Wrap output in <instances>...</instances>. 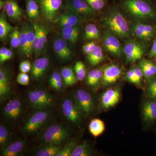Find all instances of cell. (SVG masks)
Instances as JSON below:
<instances>
[{"label": "cell", "instance_id": "19", "mask_svg": "<svg viewBox=\"0 0 156 156\" xmlns=\"http://www.w3.org/2000/svg\"><path fill=\"white\" fill-rule=\"evenodd\" d=\"M142 115L144 120L149 123H152L156 120V101L150 99L144 103L142 107Z\"/></svg>", "mask_w": 156, "mask_h": 156}, {"label": "cell", "instance_id": "8", "mask_svg": "<svg viewBox=\"0 0 156 156\" xmlns=\"http://www.w3.org/2000/svg\"><path fill=\"white\" fill-rule=\"evenodd\" d=\"M68 11L79 15L81 18H89L95 14V10L84 0H69L66 5Z\"/></svg>", "mask_w": 156, "mask_h": 156}, {"label": "cell", "instance_id": "13", "mask_svg": "<svg viewBox=\"0 0 156 156\" xmlns=\"http://www.w3.org/2000/svg\"><path fill=\"white\" fill-rule=\"evenodd\" d=\"M131 31L136 38L144 41H149L155 34V29L153 26L139 22L132 26Z\"/></svg>", "mask_w": 156, "mask_h": 156}, {"label": "cell", "instance_id": "39", "mask_svg": "<svg viewBox=\"0 0 156 156\" xmlns=\"http://www.w3.org/2000/svg\"><path fill=\"white\" fill-rule=\"evenodd\" d=\"M76 147L75 141L69 143L64 147L62 148L61 150L56 156H71L74 149Z\"/></svg>", "mask_w": 156, "mask_h": 156}, {"label": "cell", "instance_id": "52", "mask_svg": "<svg viewBox=\"0 0 156 156\" xmlns=\"http://www.w3.org/2000/svg\"><path fill=\"white\" fill-rule=\"evenodd\" d=\"M5 3V2H4L2 1H0V10H1V11L2 10V9H3Z\"/></svg>", "mask_w": 156, "mask_h": 156}, {"label": "cell", "instance_id": "14", "mask_svg": "<svg viewBox=\"0 0 156 156\" xmlns=\"http://www.w3.org/2000/svg\"><path fill=\"white\" fill-rule=\"evenodd\" d=\"M66 42L63 38H58L55 40L53 44V49L55 53L63 61H68L72 57V52Z\"/></svg>", "mask_w": 156, "mask_h": 156}, {"label": "cell", "instance_id": "40", "mask_svg": "<svg viewBox=\"0 0 156 156\" xmlns=\"http://www.w3.org/2000/svg\"><path fill=\"white\" fill-rule=\"evenodd\" d=\"M9 132L8 129L3 125L0 126V145L3 147L6 145L9 139Z\"/></svg>", "mask_w": 156, "mask_h": 156}, {"label": "cell", "instance_id": "18", "mask_svg": "<svg viewBox=\"0 0 156 156\" xmlns=\"http://www.w3.org/2000/svg\"><path fill=\"white\" fill-rule=\"evenodd\" d=\"M81 19L82 18L76 14L67 11L58 19V26L62 29L79 25Z\"/></svg>", "mask_w": 156, "mask_h": 156}, {"label": "cell", "instance_id": "34", "mask_svg": "<svg viewBox=\"0 0 156 156\" xmlns=\"http://www.w3.org/2000/svg\"><path fill=\"white\" fill-rule=\"evenodd\" d=\"M91 154L90 147L86 143L76 146L71 156H88Z\"/></svg>", "mask_w": 156, "mask_h": 156}, {"label": "cell", "instance_id": "6", "mask_svg": "<svg viewBox=\"0 0 156 156\" xmlns=\"http://www.w3.org/2000/svg\"><path fill=\"white\" fill-rule=\"evenodd\" d=\"M62 111L65 118L74 124L80 123L84 115L75 101L70 98H66L62 101Z\"/></svg>", "mask_w": 156, "mask_h": 156}, {"label": "cell", "instance_id": "43", "mask_svg": "<svg viewBox=\"0 0 156 156\" xmlns=\"http://www.w3.org/2000/svg\"><path fill=\"white\" fill-rule=\"evenodd\" d=\"M27 3L30 6L31 9L33 13L34 18L36 19L38 17L40 14V9L38 5L36 3L34 0H28Z\"/></svg>", "mask_w": 156, "mask_h": 156}, {"label": "cell", "instance_id": "3", "mask_svg": "<svg viewBox=\"0 0 156 156\" xmlns=\"http://www.w3.org/2000/svg\"><path fill=\"white\" fill-rule=\"evenodd\" d=\"M69 131L63 126L53 125L46 129L42 136V140L47 144L59 146L69 138Z\"/></svg>", "mask_w": 156, "mask_h": 156}, {"label": "cell", "instance_id": "38", "mask_svg": "<svg viewBox=\"0 0 156 156\" xmlns=\"http://www.w3.org/2000/svg\"><path fill=\"white\" fill-rule=\"evenodd\" d=\"M10 43L11 47L16 48L19 47L20 41V31L15 28L10 34Z\"/></svg>", "mask_w": 156, "mask_h": 156}, {"label": "cell", "instance_id": "31", "mask_svg": "<svg viewBox=\"0 0 156 156\" xmlns=\"http://www.w3.org/2000/svg\"><path fill=\"white\" fill-rule=\"evenodd\" d=\"M24 27H25L27 40L28 57H30L31 56L33 52V46L35 32L34 28L33 25V27H32L30 25H27Z\"/></svg>", "mask_w": 156, "mask_h": 156}, {"label": "cell", "instance_id": "4", "mask_svg": "<svg viewBox=\"0 0 156 156\" xmlns=\"http://www.w3.org/2000/svg\"><path fill=\"white\" fill-rule=\"evenodd\" d=\"M30 102L34 108L45 110L53 106L54 99L53 96L44 89H36L28 92Z\"/></svg>", "mask_w": 156, "mask_h": 156}, {"label": "cell", "instance_id": "28", "mask_svg": "<svg viewBox=\"0 0 156 156\" xmlns=\"http://www.w3.org/2000/svg\"><path fill=\"white\" fill-rule=\"evenodd\" d=\"M104 56L101 47L96 46V48L88 55V61L92 66L99 64L103 61Z\"/></svg>", "mask_w": 156, "mask_h": 156}, {"label": "cell", "instance_id": "32", "mask_svg": "<svg viewBox=\"0 0 156 156\" xmlns=\"http://www.w3.org/2000/svg\"><path fill=\"white\" fill-rule=\"evenodd\" d=\"M84 36L87 40L98 39L100 37V32L95 24L90 23L86 27Z\"/></svg>", "mask_w": 156, "mask_h": 156}, {"label": "cell", "instance_id": "51", "mask_svg": "<svg viewBox=\"0 0 156 156\" xmlns=\"http://www.w3.org/2000/svg\"><path fill=\"white\" fill-rule=\"evenodd\" d=\"M9 50V49L8 48H4V47L0 49V61L3 59Z\"/></svg>", "mask_w": 156, "mask_h": 156}, {"label": "cell", "instance_id": "25", "mask_svg": "<svg viewBox=\"0 0 156 156\" xmlns=\"http://www.w3.org/2000/svg\"><path fill=\"white\" fill-rule=\"evenodd\" d=\"M62 80L67 87H71L76 83L77 78L71 67L66 66L62 68L60 72Z\"/></svg>", "mask_w": 156, "mask_h": 156}, {"label": "cell", "instance_id": "45", "mask_svg": "<svg viewBox=\"0 0 156 156\" xmlns=\"http://www.w3.org/2000/svg\"><path fill=\"white\" fill-rule=\"evenodd\" d=\"M32 67L30 62L28 60L22 62L19 66V69L21 73H28L31 69Z\"/></svg>", "mask_w": 156, "mask_h": 156}, {"label": "cell", "instance_id": "2", "mask_svg": "<svg viewBox=\"0 0 156 156\" xmlns=\"http://www.w3.org/2000/svg\"><path fill=\"white\" fill-rule=\"evenodd\" d=\"M104 23L108 30L117 37L127 38L130 37V28L128 22L118 10L111 11L105 18Z\"/></svg>", "mask_w": 156, "mask_h": 156}, {"label": "cell", "instance_id": "7", "mask_svg": "<svg viewBox=\"0 0 156 156\" xmlns=\"http://www.w3.org/2000/svg\"><path fill=\"white\" fill-rule=\"evenodd\" d=\"M48 111L41 110L34 114L27 120L23 127V131L28 134L37 131L48 121L50 113Z\"/></svg>", "mask_w": 156, "mask_h": 156}, {"label": "cell", "instance_id": "17", "mask_svg": "<svg viewBox=\"0 0 156 156\" xmlns=\"http://www.w3.org/2000/svg\"><path fill=\"white\" fill-rule=\"evenodd\" d=\"M22 104L19 99L15 98L10 101L4 109V113L7 118L11 119H18L21 113Z\"/></svg>", "mask_w": 156, "mask_h": 156}, {"label": "cell", "instance_id": "37", "mask_svg": "<svg viewBox=\"0 0 156 156\" xmlns=\"http://www.w3.org/2000/svg\"><path fill=\"white\" fill-rule=\"evenodd\" d=\"M146 93L150 99L156 101V76L148 81Z\"/></svg>", "mask_w": 156, "mask_h": 156}, {"label": "cell", "instance_id": "16", "mask_svg": "<svg viewBox=\"0 0 156 156\" xmlns=\"http://www.w3.org/2000/svg\"><path fill=\"white\" fill-rule=\"evenodd\" d=\"M49 64L50 62L47 57H42L36 59L31 71L32 78L35 80L41 79L44 75Z\"/></svg>", "mask_w": 156, "mask_h": 156}, {"label": "cell", "instance_id": "23", "mask_svg": "<svg viewBox=\"0 0 156 156\" xmlns=\"http://www.w3.org/2000/svg\"><path fill=\"white\" fill-rule=\"evenodd\" d=\"M11 92V86L7 73L5 70H0V97L1 100L5 98Z\"/></svg>", "mask_w": 156, "mask_h": 156}, {"label": "cell", "instance_id": "44", "mask_svg": "<svg viewBox=\"0 0 156 156\" xmlns=\"http://www.w3.org/2000/svg\"><path fill=\"white\" fill-rule=\"evenodd\" d=\"M133 70L135 73V77H136V85L141 87V82L142 80L143 77L144 76L143 74L141 69L140 68L139 66H134L133 68Z\"/></svg>", "mask_w": 156, "mask_h": 156}, {"label": "cell", "instance_id": "35", "mask_svg": "<svg viewBox=\"0 0 156 156\" xmlns=\"http://www.w3.org/2000/svg\"><path fill=\"white\" fill-rule=\"evenodd\" d=\"M19 49L20 53L23 56L28 57V47L25 27H23L20 31V41Z\"/></svg>", "mask_w": 156, "mask_h": 156}, {"label": "cell", "instance_id": "20", "mask_svg": "<svg viewBox=\"0 0 156 156\" xmlns=\"http://www.w3.org/2000/svg\"><path fill=\"white\" fill-rule=\"evenodd\" d=\"M3 9L8 17L11 19L18 20L22 16V9L14 0L6 1Z\"/></svg>", "mask_w": 156, "mask_h": 156}, {"label": "cell", "instance_id": "9", "mask_svg": "<svg viewBox=\"0 0 156 156\" xmlns=\"http://www.w3.org/2000/svg\"><path fill=\"white\" fill-rule=\"evenodd\" d=\"M75 101L84 115H88L94 110V102L92 95L83 89H78L75 92Z\"/></svg>", "mask_w": 156, "mask_h": 156}, {"label": "cell", "instance_id": "49", "mask_svg": "<svg viewBox=\"0 0 156 156\" xmlns=\"http://www.w3.org/2000/svg\"><path fill=\"white\" fill-rule=\"evenodd\" d=\"M13 52H12L11 50H9H9H8V52L6 53L5 56H4V58H3V59H2V60L0 61L1 64H2V63L5 62L11 59V58H12V56H13Z\"/></svg>", "mask_w": 156, "mask_h": 156}, {"label": "cell", "instance_id": "33", "mask_svg": "<svg viewBox=\"0 0 156 156\" xmlns=\"http://www.w3.org/2000/svg\"><path fill=\"white\" fill-rule=\"evenodd\" d=\"M61 74L57 71L53 72L50 76L49 83L53 89L58 91L61 90L63 86Z\"/></svg>", "mask_w": 156, "mask_h": 156}, {"label": "cell", "instance_id": "48", "mask_svg": "<svg viewBox=\"0 0 156 156\" xmlns=\"http://www.w3.org/2000/svg\"><path fill=\"white\" fill-rule=\"evenodd\" d=\"M149 56L151 58L156 56V37L154 41L152 47L149 53Z\"/></svg>", "mask_w": 156, "mask_h": 156}, {"label": "cell", "instance_id": "11", "mask_svg": "<svg viewBox=\"0 0 156 156\" xmlns=\"http://www.w3.org/2000/svg\"><path fill=\"white\" fill-rule=\"evenodd\" d=\"M103 44L105 50L112 55L117 57L122 56L123 49L121 43L117 37L108 30L104 35Z\"/></svg>", "mask_w": 156, "mask_h": 156}, {"label": "cell", "instance_id": "29", "mask_svg": "<svg viewBox=\"0 0 156 156\" xmlns=\"http://www.w3.org/2000/svg\"><path fill=\"white\" fill-rule=\"evenodd\" d=\"M15 29L7 21L5 14L1 13L0 16V38L2 41L5 40L9 34Z\"/></svg>", "mask_w": 156, "mask_h": 156}, {"label": "cell", "instance_id": "41", "mask_svg": "<svg viewBox=\"0 0 156 156\" xmlns=\"http://www.w3.org/2000/svg\"><path fill=\"white\" fill-rule=\"evenodd\" d=\"M89 4V5L95 10L99 11L104 7L105 3L104 0H84Z\"/></svg>", "mask_w": 156, "mask_h": 156}, {"label": "cell", "instance_id": "24", "mask_svg": "<svg viewBox=\"0 0 156 156\" xmlns=\"http://www.w3.org/2000/svg\"><path fill=\"white\" fill-rule=\"evenodd\" d=\"M25 144V141L23 140H17L12 143L7 147L3 148L2 155L3 156H17L22 151Z\"/></svg>", "mask_w": 156, "mask_h": 156}, {"label": "cell", "instance_id": "26", "mask_svg": "<svg viewBox=\"0 0 156 156\" xmlns=\"http://www.w3.org/2000/svg\"><path fill=\"white\" fill-rule=\"evenodd\" d=\"M103 68L96 69L90 71L87 77V83L88 86L92 87H95L101 81L103 76Z\"/></svg>", "mask_w": 156, "mask_h": 156}, {"label": "cell", "instance_id": "50", "mask_svg": "<svg viewBox=\"0 0 156 156\" xmlns=\"http://www.w3.org/2000/svg\"><path fill=\"white\" fill-rule=\"evenodd\" d=\"M26 11L27 13V16L30 19H34V18L33 13L31 9L30 6L29 5L28 3H27L26 5Z\"/></svg>", "mask_w": 156, "mask_h": 156}, {"label": "cell", "instance_id": "15", "mask_svg": "<svg viewBox=\"0 0 156 156\" xmlns=\"http://www.w3.org/2000/svg\"><path fill=\"white\" fill-rule=\"evenodd\" d=\"M120 96L121 94L119 89H108L101 95V106L104 109L113 107L119 102Z\"/></svg>", "mask_w": 156, "mask_h": 156}, {"label": "cell", "instance_id": "42", "mask_svg": "<svg viewBox=\"0 0 156 156\" xmlns=\"http://www.w3.org/2000/svg\"><path fill=\"white\" fill-rule=\"evenodd\" d=\"M17 82L20 85L27 86L29 83L30 78L27 74L21 73L17 77Z\"/></svg>", "mask_w": 156, "mask_h": 156}, {"label": "cell", "instance_id": "5", "mask_svg": "<svg viewBox=\"0 0 156 156\" xmlns=\"http://www.w3.org/2000/svg\"><path fill=\"white\" fill-rule=\"evenodd\" d=\"M62 2V0H39L40 13L42 17L47 21H53L61 8Z\"/></svg>", "mask_w": 156, "mask_h": 156}, {"label": "cell", "instance_id": "10", "mask_svg": "<svg viewBox=\"0 0 156 156\" xmlns=\"http://www.w3.org/2000/svg\"><path fill=\"white\" fill-rule=\"evenodd\" d=\"M123 52L126 56L127 63H131L141 58L144 53V48L135 41H129L125 44Z\"/></svg>", "mask_w": 156, "mask_h": 156}, {"label": "cell", "instance_id": "30", "mask_svg": "<svg viewBox=\"0 0 156 156\" xmlns=\"http://www.w3.org/2000/svg\"><path fill=\"white\" fill-rule=\"evenodd\" d=\"M62 147L59 146L47 144L37 152V156H56L61 150Z\"/></svg>", "mask_w": 156, "mask_h": 156}, {"label": "cell", "instance_id": "46", "mask_svg": "<svg viewBox=\"0 0 156 156\" xmlns=\"http://www.w3.org/2000/svg\"><path fill=\"white\" fill-rule=\"evenodd\" d=\"M96 47L95 42L92 41L84 45L83 47V50L85 54L88 55L95 49Z\"/></svg>", "mask_w": 156, "mask_h": 156}, {"label": "cell", "instance_id": "1", "mask_svg": "<svg viewBox=\"0 0 156 156\" xmlns=\"http://www.w3.org/2000/svg\"><path fill=\"white\" fill-rule=\"evenodd\" d=\"M124 7L128 14L137 22L152 21L156 19L155 10L143 0H126Z\"/></svg>", "mask_w": 156, "mask_h": 156}, {"label": "cell", "instance_id": "27", "mask_svg": "<svg viewBox=\"0 0 156 156\" xmlns=\"http://www.w3.org/2000/svg\"><path fill=\"white\" fill-rule=\"evenodd\" d=\"M105 125L102 120L98 119H92L89 123V131L95 137L100 136L105 130Z\"/></svg>", "mask_w": 156, "mask_h": 156}, {"label": "cell", "instance_id": "21", "mask_svg": "<svg viewBox=\"0 0 156 156\" xmlns=\"http://www.w3.org/2000/svg\"><path fill=\"white\" fill-rule=\"evenodd\" d=\"M138 65L142 71L144 76L147 81L156 76V66L151 61L142 58Z\"/></svg>", "mask_w": 156, "mask_h": 156}, {"label": "cell", "instance_id": "12", "mask_svg": "<svg viewBox=\"0 0 156 156\" xmlns=\"http://www.w3.org/2000/svg\"><path fill=\"white\" fill-rule=\"evenodd\" d=\"M122 68L118 65L112 64L104 67L101 81L105 87L114 84L122 75Z\"/></svg>", "mask_w": 156, "mask_h": 156}, {"label": "cell", "instance_id": "47", "mask_svg": "<svg viewBox=\"0 0 156 156\" xmlns=\"http://www.w3.org/2000/svg\"><path fill=\"white\" fill-rule=\"evenodd\" d=\"M126 79L128 82L136 85V77L133 68L129 69L126 73Z\"/></svg>", "mask_w": 156, "mask_h": 156}, {"label": "cell", "instance_id": "22", "mask_svg": "<svg viewBox=\"0 0 156 156\" xmlns=\"http://www.w3.org/2000/svg\"><path fill=\"white\" fill-rule=\"evenodd\" d=\"M80 28L79 25L62 28L61 33L62 36V38L66 41L69 42L73 44L74 45L77 41L80 36Z\"/></svg>", "mask_w": 156, "mask_h": 156}, {"label": "cell", "instance_id": "36", "mask_svg": "<svg viewBox=\"0 0 156 156\" xmlns=\"http://www.w3.org/2000/svg\"><path fill=\"white\" fill-rule=\"evenodd\" d=\"M74 69L78 80H83L87 75V69L83 62L80 61L77 62L75 64Z\"/></svg>", "mask_w": 156, "mask_h": 156}]
</instances>
